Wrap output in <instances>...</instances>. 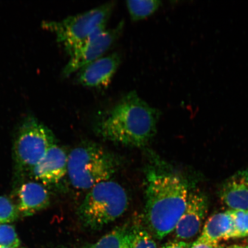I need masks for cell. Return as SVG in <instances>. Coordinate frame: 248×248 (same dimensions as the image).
I'll use <instances>...</instances> for the list:
<instances>
[{"label": "cell", "mask_w": 248, "mask_h": 248, "mask_svg": "<svg viewBox=\"0 0 248 248\" xmlns=\"http://www.w3.org/2000/svg\"><path fill=\"white\" fill-rule=\"evenodd\" d=\"M159 111L135 91L130 92L103 114L95 124L98 135L126 146L143 147L156 133Z\"/></svg>", "instance_id": "cell-1"}, {"label": "cell", "mask_w": 248, "mask_h": 248, "mask_svg": "<svg viewBox=\"0 0 248 248\" xmlns=\"http://www.w3.org/2000/svg\"><path fill=\"white\" fill-rule=\"evenodd\" d=\"M144 220L158 240L175 230L186 209L188 197L187 185L179 176L150 169L146 174Z\"/></svg>", "instance_id": "cell-2"}, {"label": "cell", "mask_w": 248, "mask_h": 248, "mask_svg": "<svg viewBox=\"0 0 248 248\" xmlns=\"http://www.w3.org/2000/svg\"><path fill=\"white\" fill-rule=\"evenodd\" d=\"M128 204V195L122 186L105 181L89 190L78 210V216L84 227L98 231L123 216Z\"/></svg>", "instance_id": "cell-3"}, {"label": "cell", "mask_w": 248, "mask_h": 248, "mask_svg": "<svg viewBox=\"0 0 248 248\" xmlns=\"http://www.w3.org/2000/svg\"><path fill=\"white\" fill-rule=\"evenodd\" d=\"M117 167L115 158L97 144L88 142L73 149L68 156L67 173L74 187L91 190L109 181Z\"/></svg>", "instance_id": "cell-4"}, {"label": "cell", "mask_w": 248, "mask_h": 248, "mask_svg": "<svg viewBox=\"0 0 248 248\" xmlns=\"http://www.w3.org/2000/svg\"><path fill=\"white\" fill-rule=\"evenodd\" d=\"M115 6V2H108L61 21H45L42 27L55 33L58 42L69 55L96 34L107 29Z\"/></svg>", "instance_id": "cell-5"}, {"label": "cell", "mask_w": 248, "mask_h": 248, "mask_svg": "<svg viewBox=\"0 0 248 248\" xmlns=\"http://www.w3.org/2000/svg\"><path fill=\"white\" fill-rule=\"evenodd\" d=\"M57 143L54 133L33 116L26 118L17 129L14 144L16 169L23 175L31 171Z\"/></svg>", "instance_id": "cell-6"}, {"label": "cell", "mask_w": 248, "mask_h": 248, "mask_svg": "<svg viewBox=\"0 0 248 248\" xmlns=\"http://www.w3.org/2000/svg\"><path fill=\"white\" fill-rule=\"evenodd\" d=\"M122 20L113 29H106L96 34L88 41L71 52L69 62L63 70V77H67L91 62L103 57L122 35L124 29Z\"/></svg>", "instance_id": "cell-7"}, {"label": "cell", "mask_w": 248, "mask_h": 248, "mask_svg": "<svg viewBox=\"0 0 248 248\" xmlns=\"http://www.w3.org/2000/svg\"><path fill=\"white\" fill-rule=\"evenodd\" d=\"M122 62L118 52L103 56L79 70L77 82L88 88H102L110 84Z\"/></svg>", "instance_id": "cell-8"}, {"label": "cell", "mask_w": 248, "mask_h": 248, "mask_svg": "<svg viewBox=\"0 0 248 248\" xmlns=\"http://www.w3.org/2000/svg\"><path fill=\"white\" fill-rule=\"evenodd\" d=\"M208 209L206 195L199 191L189 193L187 205L175 229L179 240L191 239L201 230Z\"/></svg>", "instance_id": "cell-9"}, {"label": "cell", "mask_w": 248, "mask_h": 248, "mask_svg": "<svg viewBox=\"0 0 248 248\" xmlns=\"http://www.w3.org/2000/svg\"><path fill=\"white\" fill-rule=\"evenodd\" d=\"M67 164L66 151L56 143L34 167L30 175L45 186L55 185L67 174Z\"/></svg>", "instance_id": "cell-10"}, {"label": "cell", "mask_w": 248, "mask_h": 248, "mask_svg": "<svg viewBox=\"0 0 248 248\" xmlns=\"http://www.w3.org/2000/svg\"><path fill=\"white\" fill-rule=\"evenodd\" d=\"M50 204V196L46 186L36 181L23 183L17 191L16 206L20 216L29 217L45 210Z\"/></svg>", "instance_id": "cell-11"}, {"label": "cell", "mask_w": 248, "mask_h": 248, "mask_svg": "<svg viewBox=\"0 0 248 248\" xmlns=\"http://www.w3.org/2000/svg\"><path fill=\"white\" fill-rule=\"evenodd\" d=\"M221 202L231 210H248V169L226 180L219 191Z\"/></svg>", "instance_id": "cell-12"}, {"label": "cell", "mask_w": 248, "mask_h": 248, "mask_svg": "<svg viewBox=\"0 0 248 248\" xmlns=\"http://www.w3.org/2000/svg\"><path fill=\"white\" fill-rule=\"evenodd\" d=\"M232 234L233 221L231 211L228 210L209 217L198 239L218 244L219 241L232 238Z\"/></svg>", "instance_id": "cell-13"}, {"label": "cell", "mask_w": 248, "mask_h": 248, "mask_svg": "<svg viewBox=\"0 0 248 248\" xmlns=\"http://www.w3.org/2000/svg\"><path fill=\"white\" fill-rule=\"evenodd\" d=\"M87 248H131L129 228L125 225L117 227Z\"/></svg>", "instance_id": "cell-14"}, {"label": "cell", "mask_w": 248, "mask_h": 248, "mask_svg": "<svg viewBox=\"0 0 248 248\" xmlns=\"http://www.w3.org/2000/svg\"><path fill=\"white\" fill-rule=\"evenodd\" d=\"M126 5L131 19L137 21L143 20L155 13L162 5V2L157 0L127 1Z\"/></svg>", "instance_id": "cell-15"}, {"label": "cell", "mask_w": 248, "mask_h": 248, "mask_svg": "<svg viewBox=\"0 0 248 248\" xmlns=\"http://www.w3.org/2000/svg\"><path fill=\"white\" fill-rule=\"evenodd\" d=\"M129 236L131 248H157L150 232L140 223L129 228Z\"/></svg>", "instance_id": "cell-16"}, {"label": "cell", "mask_w": 248, "mask_h": 248, "mask_svg": "<svg viewBox=\"0 0 248 248\" xmlns=\"http://www.w3.org/2000/svg\"><path fill=\"white\" fill-rule=\"evenodd\" d=\"M17 207L6 196H0V224H9L19 218Z\"/></svg>", "instance_id": "cell-17"}, {"label": "cell", "mask_w": 248, "mask_h": 248, "mask_svg": "<svg viewBox=\"0 0 248 248\" xmlns=\"http://www.w3.org/2000/svg\"><path fill=\"white\" fill-rule=\"evenodd\" d=\"M233 221L232 238L248 236V215L247 210H231Z\"/></svg>", "instance_id": "cell-18"}, {"label": "cell", "mask_w": 248, "mask_h": 248, "mask_svg": "<svg viewBox=\"0 0 248 248\" xmlns=\"http://www.w3.org/2000/svg\"><path fill=\"white\" fill-rule=\"evenodd\" d=\"M21 242L14 226L0 224V247L19 248Z\"/></svg>", "instance_id": "cell-19"}, {"label": "cell", "mask_w": 248, "mask_h": 248, "mask_svg": "<svg viewBox=\"0 0 248 248\" xmlns=\"http://www.w3.org/2000/svg\"><path fill=\"white\" fill-rule=\"evenodd\" d=\"M191 244L183 241H173L164 244L160 248H190Z\"/></svg>", "instance_id": "cell-20"}, {"label": "cell", "mask_w": 248, "mask_h": 248, "mask_svg": "<svg viewBox=\"0 0 248 248\" xmlns=\"http://www.w3.org/2000/svg\"><path fill=\"white\" fill-rule=\"evenodd\" d=\"M190 248H220L218 244L209 243L198 239L191 244Z\"/></svg>", "instance_id": "cell-21"}, {"label": "cell", "mask_w": 248, "mask_h": 248, "mask_svg": "<svg viewBox=\"0 0 248 248\" xmlns=\"http://www.w3.org/2000/svg\"><path fill=\"white\" fill-rule=\"evenodd\" d=\"M228 248H243V247H240V246H232L231 247H229Z\"/></svg>", "instance_id": "cell-22"}, {"label": "cell", "mask_w": 248, "mask_h": 248, "mask_svg": "<svg viewBox=\"0 0 248 248\" xmlns=\"http://www.w3.org/2000/svg\"><path fill=\"white\" fill-rule=\"evenodd\" d=\"M74 248L63 247H60V248Z\"/></svg>", "instance_id": "cell-23"}, {"label": "cell", "mask_w": 248, "mask_h": 248, "mask_svg": "<svg viewBox=\"0 0 248 248\" xmlns=\"http://www.w3.org/2000/svg\"><path fill=\"white\" fill-rule=\"evenodd\" d=\"M0 248H13L5 247H0Z\"/></svg>", "instance_id": "cell-24"}, {"label": "cell", "mask_w": 248, "mask_h": 248, "mask_svg": "<svg viewBox=\"0 0 248 248\" xmlns=\"http://www.w3.org/2000/svg\"><path fill=\"white\" fill-rule=\"evenodd\" d=\"M243 248H248V247H243Z\"/></svg>", "instance_id": "cell-25"}, {"label": "cell", "mask_w": 248, "mask_h": 248, "mask_svg": "<svg viewBox=\"0 0 248 248\" xmlns=\"http://www.w3.org/2000/svg\"><path fill=\"white\" fill-rule=\"evenodd\" d=\"M247 211V213H248V210Z\"/></svg>", "instance_id": "cell-26"}]
</instances>
